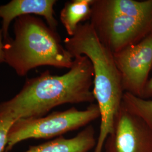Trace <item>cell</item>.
Here are the masks:
<instances>
[{
	"instance_id": "4fadbf2b",
	"label": "cell",
	"mask_w": 152,
	"mask_h": 152,
	"mask_svg": "<svg viewBox=\"0 0 152 152\" xmlns=\"http://www.w3.org/2000/svg\"><path fill=\"white\" fill-rule=\"evenodd\" d=\"M15 121L0 117V152H2L7 145V135L12 125Z\"/></svg>"
},
{
	"instance_id": "277c9868",
	"label": "cell",
	"mask_w": 152,
	"mask_h": 152,
	"mask_svg": "<svg viewBox=\"0 0 152 152\" xmlns=\"http://www.w3.org/2000/svg\"><path fill=\"white\" fill-rule=\"evenodd\" d=\"M100 118L97 104L91 103L87 108H76L55 112L48 115L16 121L9 131L6 151L20 141L29 139H49L90 124Z\"/></svg>"
},
{
	"instance_id": "9a60e30c",
	"label": "cell",
	"mask_w": 152,
	"mask_h": 152,
	"mask_svg": "<svg viewBox=\"0 0 152 152\" xmlns=\"http://www.w3.org/2000/svg\"><path fill=\"white\" fill-rule=\"evenodd\" d=\"M4 35L3 32L1 28H0V64L5 62V58H4Z\"/></svg>"
},
{
	"instance_id": "30bf717a",
	"label": "cell",
	"mask_w": 152,
	"mask_h": 152,
	"mask_svg": "<svg viewBox=\"0 0 152 152\" xmlns=\"http://www.w3.org/2000/svg\"><path fill=\"white\" fill-rule=\"evenodd\" d=\"M93 5L113 14L138 17L152 16V0H94Z\"/></svg>"
},
{
	"instance_id": "3957f363",
	"label": "cell",
	"mask_w": 152,
	"mask_h": 152,
	"mask_svg": "<svg viewBox=\"0 0 152 152\" xmlns=\"http://www.w3.org/2000/svg\"><path fill=\"white\" fill-rule=\"evenodd\" d=\"M15 37L4 40L5 62L18 75L24 76L41 66L69 69L74 58L63 47L60 37L41 19L31 15L19 16L14 26Z\"/></svg>"
},
{
	"instance_id": "9c48e42d",
	"label": "cell",
	"mask_w": 152,
	"mask_h": 152,
	"mask_svg": "<svg viewBox=\"0 0 152 152\" xmlns=\"http://www.w3.org/2000/svg\"><path fill=\"white\" fill-rule=\"evenodd\" d=\"M93 126H87L77 135L66 139L59 136L51 141L31 146L24 152H88L96 144Z\"/></svg>"
},
{
	"instance_id": "7a4b0ae2",
	"label": "cell",
	"mask_w": 152,
	"mask_h": 152,
	"mask_svg": "<svg viewBox=\"0 0 152 152\" xmlns=\"http://www.w3.org/2000/svg\"><path fill=\"white\" fill-rule=\"evenodd\" d=\"M64 47L75 58L85 56L94 70L93 93L99 110L100 125L94 152H102L122 107L123 90L120 72L113 53L101 41L91 22L81 24L73 36L64 41Z\"/></svg>"
},
{
	"instance_id": "ba28073f",
	"label": "cell",
	"mask_w": 152,
	"mask_h": 152,
	"mask_svg": "<svg viewBox=\"0 0 152 152\" xmlns=\"http://www.w3.org/2000/svg\"><path fill=\"white\" fill-rule=\"evenodd\" d=\"M55 0H12L0 6V18L2 19L4 40L9 38V28L12 20L19 16L36 14L45 19L49 27L55 31L58 22L54 16Z\"/></svg>"
},
{
	"instance_id": "5b68a950",
	"label": "cell",
	"mask_w": 152,
	"mask_h": 152,
	"mask_svg": "<svg viewBox=\"0 0 152 152\" xmlns=\"http://www.w3.org/2000/svg\"><path fill=\"white\" fill-rule=\"evenodd\" d=\"M91 18L100 39L113 54L138 43L152 33V16L110 13L92 4Z\"/></svg>"
},
{
	"instance_id": "8fae6325",
	"label": "cell",
	"mask_w": 152,
	"mask_h": 152,
	"mask_svg": "<svg viewBox=\"0 0 152 152\" xmlns=\"http://www.w3.org/2000/svg\"><path fill=\"white\" fill-rule=\"evenodd\" d=\"M94 1L72 0L65 3L60 19L69 37L75 34L82 22L91 18Z\"/></svg>"
},
{
	"instance_id": "5bb4252c",
	"label": "cell",
	"mask_w": 152,
	"mask_h": 152,
	"mask_svg": "<svg viewBox=\"0 0 152 152\" xmlns=\"http://www.w3.org/2000/svg\"><path fill=\"white\" fill-rule=\"evenodd\" d=\"M152 97V78L147 82V85L145 86L144 94L142 99H149Z\"/></svg>"
},
{
	"instance_id": "7c38bea8",
	"label": "cell",
	"mask_w": 152,
	"mask_h": 152,
	"mask_svg": "<svg viewBox=\"0 0 152 152\" xmlns=\"http://www.w3.org/2000/svg\"><path fill=\"white\" fill-rule=\"evenodd\" d=\"M122 105L140 117L152 131V99H145L124 92Z\"/></svg>"
},
{
	"instance_id": "6da1fadb",
	"label": "cell",
	"mask_w": 152,
	"mask_h": 152,
	"mask_svg": "<svg viewBox=\"0 0 152 152\" xmlns=\"http://www.w3.org/2000/svg\"><path fill=\"white\" fill-rule=\"evenodd\" d=\"M94 70L91 61L78 56L68 72L54 75L49 71L26 80L22 90L0 104V117L14 121L44 117L64 104L92 103Z\"/></svg>"
},
{
	"instance_id": "52a82bcc",
	"label": "cell",
	"mask_w": 152,
	"mask_h": 152,
	"mask_svg": "<svg viewBox=\"0 0 152 152\" xmlns=\"http://www.w3.org/2000/svg\"><path fill=\"white\" fill-rule=\"evenodd\" d=\"M104 147L106 152H152V131L122 105Z\"/></svg>"
},
{
	"instance_id": "8992f818",
	"label": "cell",
	"mask_w": 152,
	"mask_h": 152,
	"mask_svg": "<svg viewBox=\"0 0 152 152\" xmlns=\"http://www.w3.org/2000/svg\"><path fill=\"white\" fill-rule=\"evenodd\" d=\"M123 90L142 98L152 66V33L138 43L113 53Z\"/></svg>"
}]
</instances>
